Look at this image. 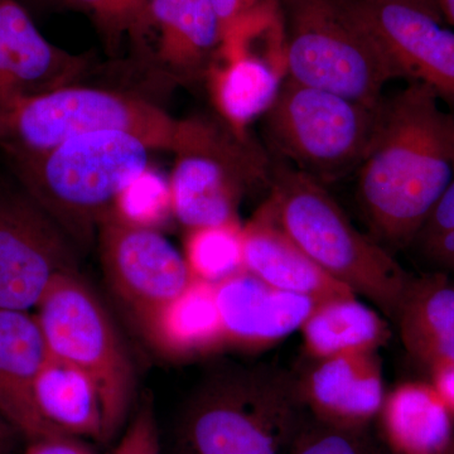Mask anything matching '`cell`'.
Wrapping results in <instances>:
<instances>
[{
  "instance_id": "cell-1",
  "label": "cell",
  "mask_w": 454,
  "mask_h": 454,
  "mask_svg": "<svg viewBox=\"0 0 454 454\" xmlns=\"http://www.w3.org/2000/svg\"><path fill=\"white\" fill-rule=\"evenodd\" d=\"M454 176V114L422 82L379 106L357 169V197L375 234L391 247L417 240Z\"/></svg>"
},
{
  "instance_id": "cell-2",
  "label": "cell",
  "mask_w": 454,
  "mask_h": 454,
  "mask_svg": "<svg viewBox=\"0 0 454 454\" xmlns=\"http://www.w3.org/2000/svg\"><path fill=\"white\" fill-rule=\"evenodd\" d=\"M309 414L292 372L229 364L208 372L188 397L178 454H291Z\"/></svg>"
},
{
  "instance_id": "cell-3",
  "label": "cell",
  "mask_w": 454,
  "mask_h": 454,
  "mask_svg": "<svg viewBox=\"0 0 454 454\" xmlns=\"http://www.w3.org/2000/svg\"><path fill=\"white\" fill-rule=\"evenodd\" d=\"M260 208L319 268L395 321L411 278L380 244L358 231L322 182L271 157Z\"/></svg>"
},
{
  "instance_id": "cell-4",
  "label": "cell",
  "mask_w": 454,
  "mask_h": 454,
  "mask_svg": "<svg viewBox=\"0 0 454 454\" xmlns=\"http://www.w3.org/2000/svg\"><path fill=\"white\" fill-rule=\"evenodd\" d=\"M203 125L205 118L178 121L134 94L76 83L0 106V152L8 164L23 162L85 134L121 131L177 154L195 145Z\"/></svg>"
},
{
  "instance_id": "cell-5",
  "label": "cell",
  "mask_w": 454,
  "mask_h": 454,
  "mask_svg": "<svg viewBox=\"0 0 454 454\" xmlns=\"http://www.w3.org/2000/svg\"><path fill=\"white\" fill-rule=\"evenodd\" d=\"M286 77L378 107L405 74L370 25L360 0H279Z\"/></svg>"
},
{
  "instance_id": "cell-6",
  "label": "cell",
  "mask_w": 454,
  "mask_h": 454,
  "mask_svg": "<svg viewBox=\"0 0 454 454\" xmlns=\"http://www.w3.org/2000/svg\"><path fill=\"white\" fill-rule=\"evenodd\" d=\"M152 152L130 134L98 131L9 167L79 249L91 243L122 188L149 167Z\"/></svg>"
},
{
  "instance_id": "cell-7",
  "label": "cell",
  "mask_w": 454,
  "mask_h": 454,
  "mask_svg": "<svg viewBox=\"0 0 454 454\" xmlns=\"http://www.w3.org/2000/svg\"><path fill=\"white\" fill-rule=\"evenodd\" d=\"M37 309L50 356L76 367L97 387L101 443H107L127 423L137 393L133 363L112 317L80 271L57 277Z\"/></svg>"
},
{
  "instance_id": "cell-8",
  "label": "cell",
  "mask_w": 454,
  "mask_h": 454,
  "mask_svg": "<svg viewBox=\"0 0 454 454\" xmlns=\"http://www.w3.org/2000/svg\"><path fill=\"white\" fill-rule=\"evenodd\" d=\"M379 106H366L286 77L276 103L262 118L265 139L274 158L330 184L363 163Z\"/></svg>"
},
{
  "instance_id": "cell-9",
  "label": "cell",
  "mask_w": 454,
  "mask_h": 454,
  "mask_svg": "<svg viewBox=\"0 0 454 454\" xmlns=\"http://www.w3.org/2000/svg\"><path fill=\"white\" fill-rule=\"evenodd\" d=\"M176 155L169 178L172 211L187 230L239 221L244 197L270 186L271 157L221 121L206 119L195 145Z\"/></svg>"
},
{
  "instance_id": "cell-10",
  "label": "cell",
  "mask_w": 454,
  "mask_h": 454,
  "mask_svg": "<svg viewBox=\"0 0 454 454\" xmlns=\"http://www.w3.org/2000/svg\"><path fill=\"white\" fill-rule=\"evenodd\" d=\"M286 79L279 12L250 18L225 33L205 76L219 121L240 138L276 103Z\"/></svg>"
},
{
  "instance_id": "cell-11",
  "label": "cell",
  "mask_w": 454,
  "mask_h": 454,
  "mask_svg": "<svg viewBox=\"0 0 454 454\" xmlns=\"http://www.w3.org/2000/svg\"><path fill=\"white\" fill-rule=\"evenodd\" d=\"M77 252L25 188L0 182V309L37 307L57 277L80 271Z\"/></svg>"
},
{
  "instance_id": "cell-12",
  "label": "cell",
  "mask_w": 454,
  "mask_h": 454,
  "mask_svg": "<svg viewBox=\"0 0 454 454\" xmlns=\"http://www.w3.org/2000/svg\"><path fill=\"white\" fill-rule=\"evenodd\" d=\"M97 235L107 286L140 328L195 282L184 254L157 229L131 225L109 212Z\"/></svg>"
},
{
  "instance_id": "cell-13",
  "label": "cell",
  "mask_w": 454,
  "mask_h": 454,
  "mask_svg": "<svg viewBox=\"0 0 454 454\" xmlns=\"http://www.w3.org/2000/svg\"><path fill=\"white\" fill-rule=\"evenodd\" d=\"M89 66L47 41L16 0H0V106L76 85Z\"/></svg>"
},
{
  "instance_id": "cell-14",
  "label": "cell",
  "mask_w": 454,
  "mask_h": 454,
  "mask_svg": "<svg viewBox=\"0 0 454 454\" xmlns=\"http://www.w3.org/2000/svg\"><path fill=\"white\" fill-rule=\"evenodd\" d=\"M408 82H422L454 107V32L420 9L395 2L360 0Z\"/></svg>"
},
{
  "instance_id": "cell-15",
  "label": "cell",
  "mask_w": 454,
  "mask_h": 454,
  "mask_svg": "<svg viewBox=\"0 0 454 454\" xmlns=\"http://www.w3.org/2000/svg\"><path fill=\"white\" fill-rule=\"evenodd\" d=\"M148 64L178 83L205 80L219 52L223 27L210 0H152L148 26L137 46L148 40Z\"/></svg>"
},
{
  "instance_id": "cell-16",
  "label": "cell",
  "mask_w": 454,
  "mask_h": 454,
  "mask_svg": "<svg viewBox=\"0 0 454 454\" xmlns=\"http://www.w3.org/2000/svg\"><path fill=\"white\" fill-rule=\"evenodd\" d=\"M226 345L264 348L301 330L317 301L279 291L243 270L215 284Z\"/></svg>"
},
{
  "instance_id": "cell-17",
  "label": "cell",
  "mask_w": 454,
  "mask_h": 454,
  "mask_svg": "<svg viewBox=\"0 0 454 454\" xmlns=\"http://www.w3.org/2000/svg\"><path fill=\"white\" fill-rule=\"evenodd\" d=\"M35 316L0 309V414L31 442L66 435L42 418L35 385L49 358Z\"/></svg>"
},
{
  "instance_id": "cell-18",
  "label": "cell",
  "mask_w": 454,
  "mask_h": 454,
  "mask_svg": "<svg viewBox=\"0 0 454 454\" xmlns=\"http://www.w3.org/2000/svg\"><path fill=\"white\" fill-rule=\"evenodd\" d=\"M300 379L309 413L343 427H365L385 402L381 361L376 351L321 358Z\"/></svg>"
},
{
  "instance_id": "cell-19",
  "label": "cell",
  "mask_w": 454,
  "mask_h": 454,
  "mask_svg": "<svg viewBox=\"0 0 454 454\" xmlns=\"http://www.w3.org/2000/svg\"><path fill=\"white\" fill-rule=\"evenodd\" d=\"M243 247L245 270L279 291L317 303L356 295L319 268L260 207L243 227Z\"/></svg>"
},
{
  "instance_id": "cell-20",
  "label": "cell",
  "mask_w": 454,
  "mask_h": 454,
  "mask_svg": "<svg viewBox=\"0 0 454 454\" xmlns=\"http://www.w3.org/2000/svg\"><path fill=\"white\" fill-rule=\"evenodd\" d=\"M395 321L411 356L432 370L454 365V283L446 276L411 279Z\"/></svg>"
},
{
  "instance_id": "cell-21",
  "label": "cell",
  "mask_w": 454,
  "mask_h": 454,
  "mask_svg": "<svg viewBox=\"0 0 454 454\" xmlns=\"http://www.w3.org/2000/svg\"><path fill=\"white\" fill-rule=\"evenodd\" d=\"M381 415L394 454L454 453L452 411L433 385H399L385 399Z\"/></svg>"
},
{
  "instance_id": "cell-22",
  "label": "cell",
  "mask_w": 454,
  "mask_h": 454,
  "mask_svg": "<svg viewBox=\"0 0 454 454\" xmlns=\"http://www.w3.org/2000/svg\"><path fill=\"white\" fill-rule=\"evenodd\" d=\"M142 330L152 345L170 357H192L223 348L215 284L195 279Z\"/></svg>"
},
{
  "instance_id": "cell-23",
  "label": "cell",
  "mask_w": 454,
  "mask_h": 454,
  "mask_svg": "<svg viewBox=\"0 0 454 454\" xmlns=\"http://www.w3.org/2000/svg\"><path fill=\"white\" fill-rule=\"evenodd\" d=\"M301 331L316 360L378 351L391 336L387 322L356 295L317 303Z\"/></svg>"
},
{
  "instance_id": "cell-24",
  "label": "cell",
  "mask_w": 454,
  "mask_h": 454,
  "mask_svg": "<svg viewBox=\"0 0 454 454\" xmlns=\"http://www.w3.org/2000/svg\"><path fill=\"white\" fill-rule=\"evenodd\" d=\"M35 404L50 426L74 438L101 442L100 397L88 375L49 356L35 385Z\"/></svg>"
},
{
  "instance_id": "cell-25",
  "label": "cell",
  "mask_w": 454,
  "mask_h": 454,
  "mask_svg": "<svg viewBox=\"0 0 454 454\" xmlns=\"http://www.w3.org/2000/svg\"><path fill=\"white\" fill-rule=\"evenodd\" d=\"M243 223L188 230L184 259L196 279L216 284L244 269Z\"/></svg>"
},
{
  "instance_id": "cell-26",
  "label": "cell",
  "mask_w": 454,
  "mask_h": 454,
  "mask_svg": "<svg viewBox=\"0 0 454 454\" xmlns=\"http://www.w3.org/2000/svg\"><path fill=\"white\" fill-rule=\"evenodd\" d=\"M110 212L131 225L155 229L168 215L173 216L169 179L146 167L122 188Z\"/></svg>"
},
{
  "instance_id": "cell-27",
  "label": "cell",
  "mask_w": 454,
  "mask_h": 454,
  "mask_svg": "<svg viewBox=\"0 0 454 454\" xmlns=\"http://www.w3.org/2000/svg\"><path fill=\"white\" fill-rule=\"evenodd\" d=\"M291 454H394L365 427H343L309 414Z\"/></svg>"
},
{
  "instance_id": "cell-28",
  "label": "cell",
  "mask_w": 454,
  "mask_h": 454,
  "mask_svg": "<svg viewBox=\"0 0 454 454\" xmlns=\"http://www.w3.org/2000/svg\"><path fill=\"white\" fill-rule=\"evenodd\" d=\"M114 454H160V430L149 397L137 411Z\"/></svg>"
},
{
  "instance_id": "cell-29",
  "label": "cell",
  "mask_w": 454,
  "mask_h": 454,
  "mask_svg": "<svg viewBox=\"0 0 454 454\" xmlns=\"http://www.w3.org/2000/svg\"><path fill=\"white\" fill-rule=\"evenodd\" d=\"M66 4L79 8L92 18L107 46H118L124 35H129L127 20L118 0H64Z\"/></svg>"
},
{
  "instance_id": "cell-30",
  "label": "cell",
  "mask_w": 454,
  "mask_h": 454,
  "mask_svg": "<svg viewBox=\"0 0 454 454\" xmlns=\"http://www.w3.org/2000/svg\"><path fill=\"white\" fill-rule=\"evenodd\" d=\"M223 27V37L249 18L278 8L279 0H210Z\"/></svg>"
},
{
  "instance_id": "cell-31",
  "label": "cell",
  "mask_w": 454,
  "mask_h": 454,
  "mask_svg": "<svg viewBox=\"0 0 454 454\" xmlns=\"http://www.w3.org/2000/svg\"><path fill=\"white\" fill-rule=\"evenodd\" d=\"M454 227V176L417 239L420 241Z\"/></svg>"
},
{
  "instance_id": "cell-32",
  "label": "cell",
  "mask_w": 454,
  "mask_h": 454,
  "mask_svg": "<svg viewBox=\"0 0 454 454\" xmlns=\"http://www.w3.org/2000/svg\"><path fill=\"white\" fill-rule=\"evenodd\" d=\"M118 4L127 20L129 37L137 44L148 26L152 0H118Z\"/></svg>"
},
{
  "instance_id": "cell-33",
  "label": "cell",
  "mask_w": 454,
  "mask_h": 454,
  "mask_svg": "<svg viewBox=\"0 0 454 454\" xmlns=\"http://www.w3.org/2000/svg\"><path fill=\"white\" fill-rule=\"evenodd\" d=\"M26 454H92L79 438L70 435L41 439L31 442Z\"/></svg>"
},
{
  "instance_id": "cell-34",
  "label": "cell",
  "mask_w": 454,
  "mask_h": 454,
  "mask_svg": "<svg viewBox=\"0 0 454 454\" xmlns=\"http://www.w3.org/2000/svg\"><path fill=\"white\" fill-rule=\"evenodd\" d=\"M422 244L430 258L454 269V227L423 240Z\"/></svg>"
},
{
  "instance_id": "cell-35",
  "label": "cell",
  "mask_w": 454,
  "mask_h": 454,
  "mask_svg": "<svg viewBox=\"0 0 454 454\" xmlns=\"http://www.w3.org/2000/svg\"><path fill=\"white\" fill-rule=\"evenodd\" d=\"M433 387L454 413V365L433 369Z\"/></svg>"
},
{
  "instance_id": "cell-36",
  "label": "cell",
  "mask_w": 454,
  "mask_h": 454,
  "mask_svg": "<svg viewBox=\"0 0 454 454\" xmlns=\"http://www.w3.org/2000/svg\"><path fill=\"white\" fill-rule=\"evenodd\" d=\"M380 2H395L402 3V4L411 5V7L420 9L424 13L435 18L439 22L444 23L441 8H439L438 0H380Z\"/></svg>"
},
{
  "instance_id": "cell-37",
  "label": "cell",
  "mask_w": 454,
  "mask_h": 454,
  "mask_svg": "<svg viewBox=\"0 0 454 454\" xmlns=\"http://www.w3.org/2000/svg\"><path fill=\"white\" fill-rule=\"evenodd\" d=\"M16 434H20V433L0 414V454L9 453L12 446H13Z\"/></svg>"
},
{
  "instance_id": "cell-38",
  "label": "cell",
  "mask_w": 454,
  "mask_h": 454,
  "mask_svg": "<svg viewBox=\"0 0 454 454\" xmlns=\"http://www.w3.org/2000/svg\"><path fill=\"white\" fill-rule=\"evenodd\" d=\"M444 22L454 27V0H438Z\"/></svg>"
}]
</instances>
